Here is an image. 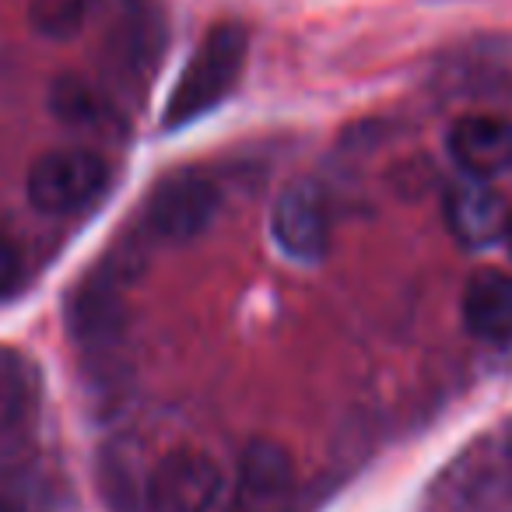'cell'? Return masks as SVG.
Wrapping results in <instances>:
<instances>
[{"mask_svg": "<svg viewBox=\"0 0 512 512\" xmlns=\"http://www.w3.org/2000/svg\"><path fill=\"white\" fill-rule=\"evenodd\" d=\"M99 0H29V22L46 39H74Z\"/></svg>", "mask_w": 512, "mask_h": 512, "instance_id": "10", "label": "cell"}, {"mask_svg": "<svg viewBox=\"0 0 512 512\" xmlns=\"http://www.w3.org/2000/svg\"><path fill=\"white\" fill-rule=\"evenodd\" d=\"M113 165L92 148H57L29 172V200L46 214H81L106 197Z\"/></svg>", "mask_w": 512, "mask_h": 512, "instance_id": "2", "label": "cell"}, {"mask_svg": "<svg viewBox=\"0 0 512 512\" xmlns=\"http://www.w3.org/2000/svg\"><path fill=\"white\" fill-rule=\"evenodd\" d=\"M25 397H29V383H25L22 365L15 358L0 355V428L11 425L22 414Z\"/></svg>", "mask_w": 512, "mask_h": 512, "instance_id": "11", "label": "cell"}, {"mask_svg": "<svg viewBox=\"0 0 512 512\" xmlns=\"http://www.w3.org/2000/svg\"><path fill=\"white\" fill-rule=\"evenodd\" d=\"M0 512H11V509H8V505H4V502H0Z\"/></svg>", "mask_w": 512, "mask_h": 512, "instance_id": "14", "label": "cell"}, {"mask_svg": "<svg viewBox=\"0 0 512 512\" xmlns=\"http://www.w3.org/2000/svg\"><path fill=\"white\" fill-rule=\"evenodd\" d=\"M246 53L249 36L239 22L214 25L204 36V43L193 50V57L186 60L183 74H179L176 88L169 95V106H165L162 127L179 130L186 123L207 116L214 106H221L239 85Z\"/></svg>", "mask_w": 512, "mask_h": 512, "instance_id": "1", "label": "cell"}, {"mask_svg": "<svg viewBox=\"0 0 512 512\" xmlns=\"http://www.w3.org/2000/svg\"><path fill=\"white\" fill-rule=\"evenodd\" d=\"M271 232L292 260H302V264L323 260V253L330 249V204L323 186L313 179L288 183L274 200Z\"/></svg>", "mask_w": 512, "mask_h": 512, "instance_id": "5", "label": "cell"}, {"mask_svg": "<svg viewBox=\"0 0 512 512\" xmlns=\"http://www.w3.org/2000/svg\"><path fill=\"white\" fill-rule=\"evenodd\" d=\"M225 491V470L204 449H176L148 474L151 512H211Z\"/></svg>", "mask_w": 512, "mask_h": 512, "instance_id": "3", "label": "cell"}, {"mask_svg": "<svg viewBox=\"0 0 512 512\" xmlns=\"http://www.w3.org/2000/svg\"><path fill=\"white\" fill-rule=\"evenodd\" d=\"M505 242H509V249H512V211H509V225H505V235H502Z\"/></svg>", "mask_w": 512, "mask_h": 512, "instance_id": "13", "label": "cell"}, {"mask_svg": "<svg viewBox=\"0 0 512 512\" xmlns=\"http://www.w3.org/2000/svg\"><path fill=\"white\" fill-rule=\"evenodd\" d=\"M509 211L505 197L488 186V179H467L446 197V225L463 246H491L495 239L505 235L509 225Z\"/></svg>", "mask_w": 512, "mask_h": 512, "instance_id": "8", "label": "cell"}, {"mask_svg": "<svg viewBox=\"0 0 512 512\" xmlns=\"http://www.w3.org/2000/svg\"><path fill=\"white\" fill-rule=\"evenodd\" d=\"M18 281H22V253L8 235L0 232V299L15 292Z\"/></svg>", "mask_w": 512, "mask_h": 512, "instance_id": "12", "label": "cell"}, {"mask_svg": "<svg viewBox=\"0 0 512 512\" xmlns=\"http://www.w3.org/2000/svg\"><path fill=\"white\" fill-rule=\"evenodd\" d=\"M463 323L477 341H512V274L477 271L463 288Z\"/></svg>", "mask_w": 512, "mask_h": 512, "instance_id": "9", "label": "cell"}, {"mask_svg": "<svg viewBox=\"0 0 512 512\" xmlns=\"http://www.w3.org/2000/svg\"><path fill=\"white\" fill-rule=\"evenodd\" d=\"M295 491V463L285 446L256 439L239 460L235 509L239 512H281Z\"/></svg>", "mask_w": 512, "mask_h": 512, "instance_id": "6", "label": "cell"}, {"mask_svg": "<svg viewBox=\"0 0 512 512\" xmlns=\"http://www.w3.org/2000/svg\"><path fill=\"white\" fill-rule=\"evenodd\" d=\"M221 193L204 172H172L148 197V228L165 242H190L214 221Z\"/></svg>", "mask_w": 512, "mask_h": 512, "instance_id": "4", "label": "cell"}, {"mask_svg": "<svg viewBox=\"0 0 512 512\" xmlns=\"http://www.w3.org/2000/svg\"><path fill=\"white\" fill-rule=\"evenodd\" d=\"M449 158L470 179H495L512 169V116L470 113L449 127Z\"/></svg>", "mask_w": 512, "mask_h": 512, "instance_id": "7", "label": "cell"}]
</instances>
